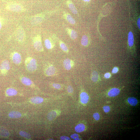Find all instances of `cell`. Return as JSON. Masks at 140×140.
I'll return each mask as SVG.
<instances>
[{
  "label": "cell",
  "mask_w": 140,
  "mask_h": 140,
  "mask_svg": "<svg viewBox=\"0 0 140 140\" xmlns=\"http://www.w3.org/2000/svg\"><path fill=\"white\" fill-rule=\"evenodd\" d=\"M27 69L29 72H33L36 71L37 67V61L32 57L27 58L25 61Z\"/></svg>",
  "instance_id": "1"
},
{
  "label": "cell",
  "mask_w": 140,
  "mask_h": 140,
  "mask_svg": "<svg viewBox=\"0 0 140 140\" xmlns=\"http://www.w3.org/2000/svg\"><path fill=\"white\" fill-rule=\"evenodd\" d=\"M34 46L35 49L38 52L44 51L41 37L40 35H38L34 37L33 40Z\"/></svg>",
  "instance_id": "2"
},
{
  "label": "cell",
  "mask_w": 140,
  "mask_h": 140,
  "mask_svg": "<svg viewBox=\"0 0 140 140\" xmlns=\"http://www.w3.org/2000/svg\"><path fill=\"white\" fill-rule=\"evenodd\" d=\"M6 8L9 11L16 12H22L24 9L21 5L16 3L9 4L7 5Z\"/></svg>",
  "instance_id": "3"
},
{
  "label": "cell",
  "mask_w": 140,
  "mask_h": 140,
  "mask_svg": "<svg viewBox=\"0 0 140 140\" xmlns=\"http://www.w3.org/2000/svg\"><path fill=\"white\" fill-rule=\"evenodd\" d=\"M44 72L45 75L47 76H53L56 75L57 70L54 66L50 64L45 68Z\"/></svg>",
  "instance_id": "4"
},
{
  "label": "cell",
  "mask_w": 140,
  "mask_h": 140,
  "mask_svg": "<svg viewBox=\"0 0 140 140\" xmlns=\"http://www.w3.org/2000/svg\"><path fill=\"white\" fill-rule=\"evenodd\" d=\"M10 68V64L9 61L5 60L1 63L0 69L2 74L4 75L8 72Z\"/></svg>",
  "instance_id": "5"
},
{
  "label": "cell",
  "mask_w": 140,
  "mask_h": 140,
  "mask_svg": "<svg viewBox=\"0 0 140 140\" xmlns=\"http://www.w3.org/2000/svg\"><path fill=\"white\" fill-rule=\"evenodd\" d=\"M12 62L15 64L19 65L21 63L22 61L21 56L19 53L16 52H14L12 53Z\"/></svg>",
  "instance_id": "6"
},
{
  "label": "cell",
  "mask_w": 140,
  "mask_h": 140,
  "mask_svg": "<svg viewBox=\"0 0 140 140\" xmlns=\"http://www.w3.org/2000/svg\"><path fill=\"white\" fill-rule=\"evenodd\" d=\"M74 62L72 60L68 58L65 59L64 61V67L67 70H69L74 66Z\"/></svg>",
  "instance_id": "7"
},
{
  "label": "cell",
  "mask_w": 140,
  "mask_h": 140,
  "mask_svg": "<svg viewBox=\"0 0 140 140\" xmlns=\"http://www.w3.org/2000/svg\"><path fill=\"white\" fill-rule=\"evenodd\" d=\"M16 33V37L18 40L20 42L24 41L25 38L24 30L21 28H19L17 30Z\"/></svg>",
  "instance_id": "8"
},
{
  "label": "cell",
  "mask_w": 140,
  "mask_h": 140,
  "mask_svg": "<svg viewBox=\"0 0 140 140\" xmlns=\"http://www.w3.org/2000/svg\"><path fill=\"white\" fill-rule=\"evenodd\" d=\"M63 16L64 19L71 24H75V20L68 13L66 12H64Z\"/></svg>",
  "instance_id": "9"
},
{
  "label": "cell",
  "mask_w": 140,
  "mask_h": 140,
  "mask_svg": "<svg viewBox=\"0 0 140 140\" xmlns=\"http://www.w3.org/2000/svg\"><path fill=\"white\" fill-rule=\"evenodd\" d=\"M66 4L69 8L73 14H76L77 13V9L72 1L71 0H68L66 2Z\"/></svg>",
  "instance_id": "10"
},
{
  "label": "cell",
  "mask_w": 140,
  "mask_h": 140,
  "mask_svg": "<svg viewBox=\"0 0 140 140\" xmlns=\"http://www.w3.org/2000/svg\"><path fill=\"white\" fill-rule=\"evenodd\" d=\"M66 30L71 39L74 40L77 39L78 37V34L75 30L69 28H67Z\"/></svg>",
  "instance_id": "11"
},
{
  "label": "cell",
  "mask_w": 140,
  "mask_h": 140,
  "mask_svg": "<svg viewBox=\"0 0 140 140\" xmlns=\"http://www.w3.org/2000/svg\"><path fill=\"white\" fill-rule=\"evenodd\" d=\"M43 19V16L42 15H39L33 17L32 20V22L33 24L37 25L41 22Z\"/></svg>",
  "instance_id": "12"
},
{
  "label": "cell",
  "mask_w": 140,
  "mask_h": 140,
  "mask_svg": "<svg viewBox=\"0 0 140 140\" xmlns=\"http://www.w3.org/2000/svg\"><path fill=\"white\" fill-rule=\"evenodd\" d=\"M120 91L119 89L117 88H112L109 91L108 96L110 97H115L117 96L120 93Z\"/></svg>",
  "instance_id": "13"
},
{
  "label": "cell",
  "mask_w": 140,
  "mask_h": 140,
  "mask_svg": "<svg viewBox=\"0 0 140 140\" xmlns=\"http://www.w3.org/2000/svg\"><path fill=\"white\" fill-rule=\"evenodd\" d=\"M80 101L83 104H87L88 101L89 96L87 93L85 92L81 93L80 95Z\"/></svg>",
  "instance_id": "14"
},
{
  "label": "cell",
  "mask_w": 140,
  "mask_h": 140,
  "mask_svg": "<svg viewBox=\"0 0 140 140\" xmlns=\"http://www.w3.org/2000/svg\"><path fill=\"white\" fill-rule=\"evenodd\" d=\"M45 46L47 49H51L54 47V44L51 40L47 39H46L44 41Z\"/></svg>",
  "instance_id": "15"
},
{
  "label": "cell",
  "mask_w": 140,
  "mask_h": 140,
  "mask_svg": "<svg viewBox=\"0 0 140 140\" xmlns=\"http://www.w3.org/2000/svg\"><path fill=\"white\" fill-rule=\"evenodd\" d=\"M9 116L11 118H18L21 116V114L19 112L13 111L10 112L9 113Z\"/></svg>",
  "instance_id": "16"
},
{
  "label": "cell",
  "mask_w": 140,
  "mask_h": 140,
  "mask_svg": "<svg viewBox=\"0 0 140 140\" xmlns=\"http://www.w3.org/2000/svg\"><path fill=\"white\" fill-rule=\"evenodd\" d=\"M31 102L35 104H40L44 101V99L40 97L36 96L33 97L30 100Z\"/></svg>",
  "instance_id": "17"
},
{
  "label": "cell",
  "mask_w": 140,
  "mask_h": 140,
  "mask_svg": "<svg viewBox=\"0 0 140 140\" xmlns=\"http://www.w3.org/2000/svg\"><path fill=\"white\" fill-rule=\"evenodd\" d=\"M128 42L129 46L132 47L133 46L134 43V39L133 33L131 32L129 33L128 36Z\"/></svg>",
  "instance_id": "18"
},
{
  "label": "cell",
  "mask_w": 140,
  "mask_h": 140,
  "mask_svg": "<svg viewBox=\"0 0 140 140\" xmlns=\"http://www.w3.org/2000/svg\"><path fill=\"white\" fill-rule=\"evenodd\" d=\"M57 113L55 111H51L48 114L47 118L49 121H52L55 119L57 116Z\"/></svg>",
  "instance_id": "19"
},
{
  "label": "cell",
  "mask_w": 140,
  "mask_h": 140,
  "mask_svg": "<svg viewBox=\"0 0 140 140\" xmlns=\"http://www.w3.org/2000/svg\"><path fill=\"white\" fill-rule=\"evenodd\" d=\"M85 129V126L83 124H79L76 126L75 128V131L77 133H80L83 131Z\"/></svg>",
  "instance_id": "20"
},
{
  "label": "cell",
  "mask_w": 140,
  "mask_h": 140,
  "mask_svg": "<svg viewBox=\"0 0 140 140\" xmlns=\"http://www.w3.org/2000/svg\"><path fill=\"white\" fill-rule=\"evenodd\" d=\"M21 80L23 84L27 86L31 85L32 83L31 80L29 78L27 77H22L21 78Z\"/></svg>",
  "instance_id": "21"
},
{
  "label": "cell",
  "mask_w": 140,
  "mask_h": 140,
  "mask_svg": "<svg viewBox=\"0 0 140 140\" xmlns=\"http://www.w3.org/2000/svg\"><path fill=\"white\" fill-rule=\"evenodd\" d=\"M17 91L13 88H10L8 89L6 91L7 95L9 96L16 95L17 94Z\"/></svg>",
  "instance_id": "22"
},
{
  "label": "cell",
  "mask_w": 140,
  "mask_h": 140,
  "mask_svg": "<svg viewBox=\"0 0 140 140\" xmlns=\"http://www.w3.org/2000/svg\"><path fill=\"white\" fill-rule=\"evenodd\" d=\"M59 44L60 47L61 49L66 53H68L69 52V50L67 45L65 43L62 41L60 40L59 41Z\"/></svg>",
  "instance_id": "23"
},
{
  "label": "cell",
  "mask_w": 140,
  "mask_h": 140,
  "mask_svg": "<svg viewBox=\"0 0 140 140\" xmlns=\"http://www.w3.org/2000/svg\"><path fill=\"white\" fill-rule=\"evenodd\" d=\"M88 38L87 36L84 35L81 38V44L84 46H87L88 44Z\"/></svg>",
  "instance_id": "24"
},
{
  "label": "cell",
  "mask_w": 140,
  "mask_h": 140,
  "mask_svg": "<svg viewBox=\"0 0 140 140\" xmlns=\"http://www.w3.org/2000/svg\"><path fill=\"white\" fill-rule=\"evenodd\" d=\"M128 101L131 105L133 106H136L138 103L137 99L135 98L129 97L128 99Z\"/></svg>",
  "instance_id": "25"
},
{
  "label": "cell",
  "mask_w": 140,
  "mask_h": 140,
  "mask_svg": "<svg viewBox=\"0 0 140 140\" xmlns=\"http://www.w3.org/2000/svg\"><path fill=\"white\" fill-rule=\"evenodd\" d=\"M91 80L94 82H96L98 80L99 76L98 73L96 71H93L92 74Z\"/></svg>",
  "instance_id": "26"
},
{
  "label": "cell",
  "mask_w": 140,
  "mask_h": 140,
  "mask_svg": "<svg viewBox=\"0 0 140 140\" xmlns=\"http://www.w3.org/2000/svg\"><path fill=\"white\" fill-rule=\"evenodd\" d=\"M19 134L20 136L27 139H29L31 138V136L30 135L26 132L21 131L20 132Z\"/></svg>",
  "instance_id": "27"
},
{
  "label": "cell",
  "mask_w": 140,
  "mask_h": 140,
  "mask_svg": "<svg viewBox=\"0 0 140 140\" xmlns=\"http://www.w3.org/2000/svg\"><path fill=\"white\" fill-rule=\"evenodd\" d=\"M71 138L72 139L75 140H80L78 134H72L71 136Z\"/></svg>",
  "instance_id": "28"
},
{
  "label": "cell",
  "mask_w": 140,
  "mask_h": 140,
  "mask_svg": "<svg viewBox=\"0 0 140 140\" xmlns=\"http://www.w3.org/2000/svg\"><path fill=\"white\" fill-rule=\"evenodd\" d=\"M103 110L105 113H107L110 111V108L109 106H104L103 108Z\"/></svg>",
  "instance_id": "29"
},
{
  "label": "cell",
  "mask_w": 140,
  "mask_h": 140,
  "mask_svg": "<svg viewBox=\"0 0 140 140\" xmlns=\"http://www.w3.org/2000/svg\"><path fill=\"white\" fill-rule=\"evenodd\" d=\"M93 116L94 118L96 120H98L100 119V116L98 113H96L94 114Z\"/></svg>",
  "instance_id": "30"
},
{
  "label": "cell",
  "mask_w": 140,
  "mask_h": 140,
  "mask_svg": "<svg viewBox=\"0 0 140 140\" xmlns=\"http://www.w3.org/2000/svg\"><path fill=\"white\" fill-rule=\"evenodd\" d=\"M52 86L53 87L57 89H59L61 88L60 85L59 84L54 83L53 84Z\"/></svg>",
  "instance_id": "31"
},
{
  "label": "cell",
  "mask_w": 140,
  "mask_h": 140,
  "mask_svg": "<svg viewBox=\"0 0 140 140\" xmlns=\"http://www.w3.org/2000/svg\"><path fill=\"white\" fill-rule=\"evenodd\" d=\"M67 91L68 93H72L73 92V89L72 86L69 85L68 86L67 89Z\"/></svg>",
  "instance_id": "32"
},
{
  "label": "cell",
  "mask_w": 140,
  "mask_h": 140,
  "mask_svg": "<svg viewBox=\"0 0 140 140\" xmlns=\"http://www.w3.org/2000/svg\"><path fill=\"white\" fill-rule=\"evenodd\" d=\"M60 139L61 140H71L69 137L66 136H61Z\"/></svg>",
  "instance_id": "33"
},
{
  "label": "cell",
  "mask_w": 140,
  "mask_h": 140,
  "mask_svg": "<svg viewBox=\"0 0 140 140\" xmlns=\"http://www.w3.org/2000/svg\"><path fill=\"white\" fill-rule=\"evenodd\" d=\"M118 69L117 68H114L112 71V72L113 73H116L118 72Z\"/></svg>",
  "instance_id": "34"
},
{
  "label": "cell",
  "mask_w": 140,
  "mask_h": 140,
  "mask_svg": "<svg viewBox=\"0 0 140 140\" xmlns=\"http://www.w3.org/2000/svg\"><path fill=\"white\" fill-rule=\"evenodd\" d=\"M111 74L110 73H107L104 75V77L106 78H109L111 77Z\"/></svg>",
  "instance_id": "35"
},
{
  "label": "cell",
  "mask_w": 140,
  "mask_h": 140,
  "mask_svg": "<svg viewBox=\"0 0 140 140\" xmlns=\"http://www.w3.org/2000/svg\"><path fill=\"white\" fill-rule=\"evenodd\" d=\"M3 24V20L0 17V30L1 29Z\"/></svg>",
  "instance_id": "36"
},
{
  "label": "cell",
  "mask_w": 140,
  "mask_h": 140,
  "mask_svg": "<svg viewBox=\"0 0 140 140\" xmlns=\"http://www.w3.org/2000/svg\"><path fill=\"white\" fill-rule=\"evenodd\" d=\"M140 18H139L138 19V20H137V26H138V28H139V29H140Z\"/></svg>",
  "instance_id": "37"
},
{
  "label": "cell",
  "mask_w": 140,
  "mask_h": 140,
  "mask_svg": "<svg viewBox=\"0 0 140 140\" xmlns=\"http://www.w3.org/2000/svg\"><path fill=\"white\" fill-rule=\"evenodd\" d=\"M83 0L86 2H89L90 1V0Z\"/></svg>",
  "instance_id": "38"
}]
</instances>
